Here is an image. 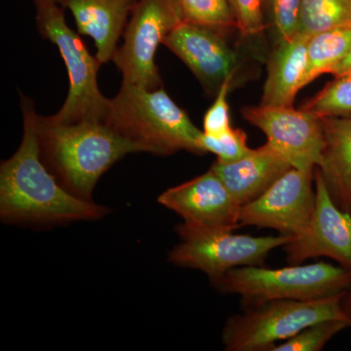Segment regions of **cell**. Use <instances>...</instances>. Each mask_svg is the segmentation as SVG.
Returning a JSON list of instances; mask_svg holds the SVG:
<instances>
[{"label":"cell","instance_id":"1","mask_svg":"<svg viewBox=\"0 0 351 351\" xmlns=\"http://www.w3.org/2000/svg\"><path fill=\"white\" fill-rule=\"evenodd\" d=\"M24 134L19 149L0 166V217L7 223L61 225L96 221L110 210L69 193L40 157L34 127L36 107L21 96Z\"/></svg>","mask_w":351,"mask_h":351},{"label":"cell","instance_id":"2","mask_svg":"<svg viewBox=\"0 0 351 351\" xmlns=\"http://www.w3.org/2000/svg\"><path fill=\"white\" fill-rule=\"evenodd\" d=\"M34 127L43 163L66 191L82 199L92 200L95 186L113 164L141 152L105 122L63 123L36 113Z\"/></svg>","mask_w":351,"mask_h":351},{"label":"cell","instance_id":"3","mask_svg":"<svg viewBox=\"0 0 351 351\" xmlns=\"http://www.w3.org/2000/svg\"><path fill=\"white\" fill-rule=\"evenodd\" d=\"M104 122L137 145L141 152L169 156L186 151L201 154L198 138L202 131L163 87L145 89L122 83L117 96L108 99Z\"/></svg>","mask_w":351,"mask_h":351},{"label":"cell","instance_id":"4","mask_svg":"<svg viewBox=\"0 0 351 351\" xmlns=\"http://www.w3.org/2000/svg\"><path fill=\"white\" fill-rule=\"evenodd\" d=\"M213 285L223 294L240 295L244 306L274 300L313 301L346 293L351 270L324 262L281 269L250 265L230 269Z\"/></svg>","mask_w":351,"mask_h":351},{"label":"cell","instance_id":"5","mask_svg":"<svg viewBox=\"0 0 351 351\" xmlns=\"http://www.w3.org/2000/svg\"><path fill=\"white\" fill-rule=\"evenodd\" d=\"M345 294L313 301L274 300L245 306L242 313L226 320L221 332L225 350L270 351L278 341H287L314 323L348 318L341 306Z\"/></svg>","mask_w":351,"mask_h":351},{"label":"cell","instance_id":"6","mask_svg":"<svg viewBox=\"0 0 351 351\" xmlns=\"http://www.w3.org/2000/svg\"><path fill=\"white\" fill-rule=\"evenodd\" d=\"M36 25L41 36L59 48L68 71V97L52 119L63 123L104 122L108 99L99 89L101 63L90 54L80 36L66 25L64 8L55 4L36 10Z\"/></svg>","mask_w":351,"mask_h":351},{"label":"cell","instance_id":"7","mask_svg":"<svg viewBox=\"0 0 351 351\" xmlns=\"http://www.w3.org/2000/svg\"><path fill=\"white\" fill-rule=\"evenodd\" d=\"M182 241L169 253L178 267L201 270L211 282L235 267H263L270 252L284 247L293 237H251L232 230L177 232Z\"/></svg>","mask_w":351,"mask_h":351},{"label":"cell","instance_id":"8","mask_svg":"<svg viewBox=\"0 0 351 351\" xmlns=\"http://www.w3.org/2000/svg\"><path fill=\"white\" fill-rule=\"evenodd\" d=\"M182 23L174 0H138L123 32V44L112 61L122 73V83L145 89L162 87L156 64L157 48Z\"/></svg>","mask_w":351,"mask_h":351},{"label":"cell","instance_id":"9","mask_svg":"<svg viewBox=\"0 0 351 351\" xmlns=\"http://www.w3.org/2000/svg\"><path fill=\"white\" fill-rule=\"evenodd\" d=\"M315 168H291L260 197L241 207L240 226L271 228L293 237L302 234L315 207Z\"/></svg>","mask_w":351,"mask_h":351},{"label":"cell","instance_id":"10","mask_svg":"<svg viewBox=\"0 0 351 351\" xmlns=\"http://www.w3.org/2000/svg\"><path fill=\"white\" fill-rule=\"evenodd\" d=\"M158 202L184 221L176 232H233L241 226V207L211 169L164 191Z\"/></svg>","mask_w":351,"mask_h":351},{"label":"cell","instance_id":"11","mask_svg":"<svg viewBox=\"0 0 351 351\" xmlns=\"http://www.w3.org/2000/svg\"><path fill=\"white\" fill-rule=\"evenodd\" d=\"M242 115L267 136V143L298 169L318 167L322 160V120L293 107H246Z\"/></svg>","mask_w":351,"mask_h":351},{"label":"cell","instance_id":"12","mask_svg":"<svg viewBox=\"0 0 351 351\" xmlns=\"http://www.w3.org/2000/svg\"><path fill=\"white\" fill-rule=\"evenodd\" d=\"M315 207L302 234L283 247L289 265L326 257L351 270V214L334 202L320 170L316 167Z\"/></svg>","mask_w":351,"mask_h":351},{"label":"cell","instance_id":"13","mask_svg":"<svg viewBox=\"0 0 351 351\" xmlns=\"http://www.w3.org/2000/svg\"><path fill=\"white\" fill-rule=\"evenodd\" d=\"M163 44L210 92L217 93L239 68V56L221 29L182 22L166 36Z\"/></svg>","mask_w":351,"mask_h":351},{"label":"cell","instance_id":"14","mask_svg":"<svg viewBox=\"0 0 351 351\" xmlns=\"http://www.w3.org/2000/svg\"><path fill=\"white\" fill-rule=\"evenodd\" d=\"M291 168L287 159L267 143L234 162L217 160L210 169L242 207L260 197Z\"/></svg>","mask_w":351,"mask_h":351},{"label":"cell","instance_id":"15","mask_svg":"<svg viewBox=\"0 0 351 351\" xmlns=\"http://www.w3.org/2000/svg\"><path fill=\"white\" fill-rule=\"evenodd\" d=\"M138 0H56L75 17L78 32L90 36L101 64L112 61Z\"/></svg>","mask_w":351,"mask_h":351},{"label":"cell","instance_id":"16","mask_svg":"<svg viewBox=\"0 0 351 351\" xmlns=\"http://www.w3.org/2000/svg\"><path fill=\"white\" fill-rule=\"evenodd\" d=\"M309 38L299 32L293 38L277 41L267 64L261 106L293 107L306 71Z\"/></svg>","mask_w":351,"mask_h":351},{"label":"cell","instance_id":"17","mask_svg":"<svg viewBox=\"0 0 351 351\" xmlns=\"http://www.w3.org/2000/svg\"><path fill=\"white\" fill-rule=\"evenodd\" d=\"M321 120L324 144L317 168L334 202L351 214V117Z\"/></svg>","mask_w":351,"mask_h":351},{"label":"cell","instance_id":"18","mask_svg":"<svg viewBox=\"0 0 351 351\" xmlns=\"http://www.w3.org/2000/svg\"><path fill=\"white\" fill-rule=\"evenodd\" d=\"M351 46V27H339L311 36L307 43L306 66L300 89L323 73H330Z\"/></svg>","mask_w":351,"mask_h":351},{"label":"cell","instance_id":"19","mask_svg":"<svg viewBox=\"0 0 351 351\" xmlns=\"http://www.w3.org/2000/svg\"><path fill=\"white\" fill-rule=\"evenodd\" d=\"M351 27V0H302L300 34Z\"/></svg>","mask_w":351,"mask_h":351},{"label":"cell","instance_id":"20","mask_svg":"<svg viewBox=\"0 0 351 351\" xmlns=\"http://www.w3.org/2000/svg\"><path fill=\"white\" fill-rule=\"evenodd\" d=\"M182 22L225 32L237 27L230 0H174Z\"/></svg>","mask_w":351,"mask_h":351},{"label":"cell","instance_id":"21","mask_svg":"<svg viewBox=\"0 0 351 351\" xmlns=\"http://www.w3.org/2000/svg\"><path fill=\"white\" fill-rule=\"evenodd\" d=\"M302 110L320 119L351 117V71L337 75Z\"/></svg>","mask_w":351,"mask_h":351},{"label":"cell","instance_id":"22","mask_svg":"<svg viewBox=\"0 0 351 351\" xmlns=\"http://www.w3.org/2000/svg\"><path fill=\"white\" fill-rule=\"evenodd\" d=\"M350 326L351 321L348 318L319 321L274 346L270 351H320L337 334Z\"/></svg>","mask_w":351,"mask_h":351},{"label":"cell","instance_id":"23","mask_svg":"<svg viewBox=\"0 0 351 351\" xmlns=\"http://www.w3.org/2000/svg\"><path fill=\"white\" fill-rule=\"evenodd\" d=\"M198 147L201 154L211 152L217 156V160L223 163L234 162L252 151L247 144L245 132L233 128L217 136L207 135L202 131L198 138Z\"/></svg>","mask_w":351,"mask_h":351},{"label":"cell","instance_id":"24","mask_svg":"<svg viewBox=\"0 0 351 351\" xmlns=\"http://www.w3.org/2000/svg\"><path fill=\"white\" fill-rule=\"evenodd\" d=\"M302 0H263L277 41L299 34Z\"/></svg>","mask_w":351,"mask_h":351},{"label":"cell","instance_id":"25","mask_svg":"<svg viewBox=\"0 0 351 351\" xmlns=\"http://www.w3.org/2000/svg\"><path fill=\"white\" fill-rule=\"evenodd\" d=\"M234 76H230L223 83L217 92L216 100L212 107L207 110L203 119V133L210 136H217L225 133L232 127L230 125V108L228 95L232 87Z\"/></svg>","mask_w":351,"mask_h":351},{"label":"cell","instance_id":"26","mask_svg":"<svg viewBox=\"0 0 351 351\" xmlns=\"http://www.w3.org/2000/svg\"><path fill=\"white\" fill-rule=\"evenodd\" d=\"M237 27L244 36L260 34L265 27L263 0H230Z\"/></svg>","mask_w":351,"mask_h":351},{"label":"cell","instance_id":"27","mask_svg":"<svg viewBox=\"0 0 351 351\" xmlns=\"http://www.w3.org/2000/svg\"><path fill=\"white\" fill-rule=\"evenodd\" d=\"M348 71H351V46L343 59L330 71V73L337 76L341 73H348Z\"/></svg>","mask_w":351,"mask_h":351},{"label":"cell","instance_id":"28","mask_svg":"<svg viewBox=\"0 0 351 351\" xmlns=\"http://www.w3.org/2000/svg\"><path fill=\"white\" fill-rule=\"evenodd\" d=\"M341 306H343V313H345L346 317L351 321V286L346 294L343 295V300H341Z\"/></svg>","mask_w":351,"mask_h":351},{"label":"cell","instance_id":"29","mask_svg":"<svg viewBox=\"0 0 351 351\" xmlns=\"http://www.w3.org/2000/svg\"><path fill=\"white\" fill-rule=\"evenodd\" d=\"M32 1L36 5V10H40V9L47 8V7L57 4L56 0H32Z\"/></svg>","mask_w":351,"mask_h":351}]
</instances>
